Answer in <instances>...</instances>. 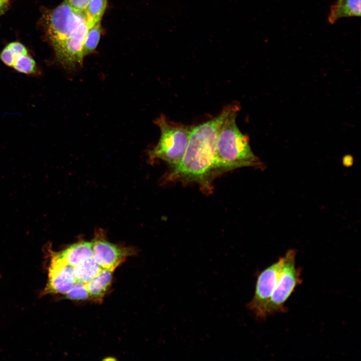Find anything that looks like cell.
<instances>
[{
  "mask_svg": "<svg viewBox=\"0 0 361 361\" xmlns=\"http://www.w3.org/2000/svg\"><path fill=\"white\" fill-rule=\"evenodd\" d=\"M282 261L280 258L257 275L253 297L246 305L257 318H266V307L279 279Z\"/></svg>",
  "mask_w": 361,
  "mask_h": 361,
  "instance_id": "obj_5",
  "label": "cell"
},
{
  "mask_svg": "<svg viewBox=\"0 0 361 361\" xmlns=\"http://www.w3.org/2000/svg\"><path fill=\"white\" fill-rule=\"evenodd\" d=\"M65 295L66 298L73 300H85L90 298L85 284L79 282H76Z\"/></svg>",
  "mask_w": 361,
  "mask_h": 361,
  "instance_id": "obj_17",
  "label": "cell"
},
{
  "mask_svg": "<svg viewBox=\"0 0 361 361\" xmlns=\"http://www.w3.org/2000/svg\"><path fill=\"white\" fill-rule=\"evenodd\" d=\"M107 6V0H91L84 12L85 22L90 28L100 23Z\"/></svg>",
  "mask_w": 361,
  "mask_h": 361,
  "instance_id": "obj_14",
  "label": "cell"
},
{
  "mask_svg": "<svg viewBox=\"0 0 361 361\" xmlns=\"http://www.w3.org/2000/svg\"><path fill=\"white\" fill-rule=\"evenodd\" d=\"M7 47L16 54H28L27 50L25 47L20 43L13 42L9 44Z\"/></svg>",
  "mask_w": 361,
  "mask_h": 361,
  "instance_id": "obj_20",
  "label": "cell"
},
{
  "mask_svg": "<svg viewBox=\"0 0 361 361\" xmlns=\"http://www.w3.org/2000/svg\"><path fill=\"white\" fill-rule=\"evenodd\" d=\"M88 29L85 22L70 37L52 42L56 58L64 68L72 70L82 65L84 43Z\"/></svg>",
  "mask_w": 361,
  "mask_h": 361,
  "instance_id": "obj_7",
  "label": "cell"
},
{
  "mask_svg": "<svg viewBox=\"0 0 361 361\" xmlns=\"http://www.w3.org/2000/svg\"><path fill=\"white\" fill-rule=\"evenodd\" d=\"M101 33L100 23L88 29L86 35L83 53L84 57L92 53L99 43Z\"/></svg>",
  "mask_w": 361,
  "mask_h": 361,
  "instance_id": "obj_16",
  "label": "cell"
},
{
  "mask_svg": "<svg viewBox=\"0 0 361 361\" xmlns=\"http://www.w3.org/2000/svg\"><path fill=\"white\" fill-rule=\"evenodd\" d=\"M48 16L47 30L52 42L70 37L85 22L84 13L75 12L66 0Z\"/></svg>",
  "mask_w": 361,
  "mask_h": 361,
  "instance_id": "obj_6",
  "label": "cell"
},
{
  "mask_svg": "<svg viewBox=\"0 0 361 361\" xmlns=\"http://www.w3.org/2000/svg\"><path fill=\"white\" fill-rule=\"evenodd\" d=\"M76 282L74 267L54 255L49 269V280L45 292L65 294Z\"/></svg>",
  "mask_w": 361,
  "mask_h": 361,
  "instance_id": "obj_9",
  "label": "cell"
},
{
  "mask_svg": "<svg viewBox=\"0 0 361 361\" xmlns=\"http://www.w3.org/2000/svg\"><path fill=\"white\" fill-rule=\"evenodd\" d=\"M360 16V0H337L330 7L328 21L332 24L341 18Z\"/></svg>",
  "mask_w": 361,
  "mask_h": 361,
  "instance_id": "obj_11",
  "label": "cell"
},
{
  "mask_svg": "<svg viewBox=\"0 0 361 361\" xmlns=\"http://www.w3.org/2000/svg\"><path fill=\"white\" fill-rule=\"evenodd\" d=\"M15 56L16 54L7 46L0 53V59L6 65L12 67L14 64Z\"/></svg>",
  "mask_w": 361,
  "mask_h": 361,
  "instance_id": "obj_19",
  "label": "cell"
},
{
  "mask_svg": "<svg viewBox=\"0 0 361 361\" xmlns=\"http://www.w3.org/2000/svg\"><path fill=\"white\" fill-rule=\"evenodd\" d=\"M8 0H0V9H1L8 2Z\"/></svg>",
  "mask_w": 361,
  "mask_h": 361,
  "instance_id": "obj_21",
  "label": "cell"
},
{
  "mask_svg": "<svg viewBox=\"0 0 361 361\" xmlns=\"http://www.w3.org/2000/svg\"><path fill=\"white\" fill-rule=\"evenodd\" d=\"M296 254L295 250L291 249L282 257L280 276L266 307V317L275 313L287 312L285 302L302 282L301 269L295 266Z\"/></svg>",
  "mask_w": 361,
  "mask_h": 361,
  "instance_id": "obj_4",
  "label": "cell"
},
{
  "mask_svg": "<svg viewBox=\"0 0 361 361\" xmlns=\"http://www.w3.org/2000/svg\"><path fill=\"white\" fill-rule=\"evenodd\" d=\"M76 12L83 13L91 0H66Z\"/></svg>",
  "mask_w": 361,
  "mask_h": 361,
  "instance_id": "obj_18",
  "label": "cell"
},
{
  "mask_svg": "<svg viewBox=\"0 0 361 361\" xmlns=\"http://www.w3.org/2000/svg\"><path fill=\"white\" fill-rule=\"evenodd\" d=\"M92 246L94 260L103 269L112 271L134 253L132 248L109 242L101 232L96 234Z\"/></svg>",
  "mask_w": 361,
  "mask_h": 361,
  "instance_id": "obj_8",
  "label": "cell"
},
{
  "mask_svg": "<svg viewBox=\"0 0 361 361\" xmlns=\"http://www.w3.org/2000/svg\"><path fill=\"white\" fill-rule=\"evenodd\" d=\"M54 256L66 263L74 267L93 256L92 242L79 241L68 247Z\"/></svg>",
  "mask_w": 361,
  "mask_h": 361,
  "instance_id": "obj_10",
  "label": "cell"
},
{
  "mask_svg": "<svg viewBox=\"0 0 361 361\" xmlns=\"http://www.w3.org/2000/svg\"><path fill=\"white\" fill-rule=\"evenodd\" d=\"M230 104L214 118L192 128L184 155L171 166L166 180L196 183L205 193L212 192L213 181L220 175L216 165L217 139Z\"/></svg>",
  "mask_w": 361,
  "mask_h": 361,
  "instance_id": "obj_1",
  "label": "cell"
},
{
  "mask_svg": "<svg viewBox=\"0 0 361 361\" xmlns=\"http://www.w3.org/2000/svg\"><path fill=\"white\" fill-rule=\"evenodd\" d=\"M16 71L28 75H37L38 69L35 60L28 54H16L12 67Z\"/></svg>",
  "mask_w": 361,
  "mask_h": 361,
  "instance_id": "obj_15",
  "label": "cell"
},
{
  "mask_svg": "<svg viewBox=\"0 0 361 361\" xmlns=\"http://www.w3.org/2000/svg\"><path fill=\"white\" fill-rule=\"evenodd\" d=\"M237 103L230 104L229 112L219 130L216 145V165L219 174L243 167L263 165L252 151L248 137L238 127Z\"/></svg>",
  "mask_w": 361,
  "mask_h": 361,
  "instance_id": "obj_2",
  "label": "cell"
},
{
  "mask_svg": "<svg viewBox=\"0 0 361 361\" xmlns=\"http://www.w3.org/2000/svg\"><path fill=\"white\" fill-rule=\"evenodd\" d=\"M113 271L103 269L100 273L85 284L90 298L101 301L110 286Z\"/></svg>",
  "mask_w": 361,
  "mask_h": 361,
  "instance_id": "obj_12",
  "label": "cell"
},
{
  "mask_svg": "<svg viewBox=\"0 0 361 361\" xmlns=\"http://www.w3.org/2000/svg\"><path fill=\"white\" fill-rule=\"evenodd\" d=\"M154 122L160 130V136L157 144L149 152L150 159H161L174 166L184 155L192 128L171 122L162 114Z\"/></svg>",
  "mask_w": 361,
  "mask_h": 361,
  "instance_id": "obj_3",
  "label": "cell"
},
{
  "mask_svg": "<svg viewBox=\"0 0 361 361\" xmlns=\"http://www.w3.org/2000/svg\"><path fill=\"white\" fill-rule=\"evenodd\" d=\"M103 269L93 257L88 259L74 267L76 282L86 284L97 276Z\"/></svg>",
  "mask_w": 361,
  "mask_h": 361,
  "instance_id": "obj_13",
  "label": "cell"
}]
</instances>
